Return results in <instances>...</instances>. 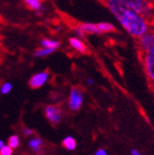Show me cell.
<instances>
[{"mask_svg": "<svg viewBox=\"0 0 154 155\" xmlns=\"http://www.w3.org/2000/svg\"><path fill=\"white\" fill-rule=\"evenodd\" d=\"M95 155H107V151L104 149H100V150H97Z\"/></svg>", "mask_w": 154, "mask_h": 155, "instance_id": "20", "label": "cell"}, {"mask_svg": "<svg viewBox=\"0 0 154 155\" xmlns=\"http://www.w3.org/2000/svg\"><path fill=\"white\" fill-rule=\"evenodd\" d=\"M83 103V94L79 87H72L69 93L68 97V107L73 112H77L80 109Z\"/></svg>", "mask_w": 154, "mask_h": 155, "instance_id": "3", "label": "cell"}, {"mask_svg": "<svg viewBox=\"0 0 154 155\" xmlns=\"http://www.w3.org/2000/svg\"><path fill=\"white\" fill-rule=\"evenodd\" d=\"M121 2L129 9L139 13L144 6L145 0H121Z\"/></svg>", "mask_w": 154, "mask_h": 155, "instance_id": "10", "label": "cell"}, {"mask_svg": "<svg viewBox=\"0 0 154 155\" xmlns=\"http://www.w3.org/2000/svg\"><path fill=\"white\" fill-rule=\"evenodd\" d=\"M44 114L48 120L53 125L59 124L63 118V111L58 105H48L44 109Z\"/></svg>", "mask_w": 154, "mask_h": 155, "instance_id": "5", "label": "cell"}, {"mask_svg": "<svg viewBox=\"0 0 154 155\" xmlns=\"http://www.w3.org/2000/svg\"><path fill=\"white\" fill-rule=\"evenodd\" d=\"M33 134V130H29V129H24V134L25 135H30Z\"/></svg>", "mask_w": 154, "mask_h": 155, "instance_id": "21", "label": "cell"}, {"mask_svg": "<svg viewBox=\"0 0 154 155\" xmlns=\"http://www.w3.org/2000/svg\"><path fill=\"white\" fill-rule=\"evenodd\" d=\"M0 155H12V149L10 146H3L0 149Z\"/></svg>", "mask_w": 154, "mask_h": 155, "instance_id": "19", "label": "cell"}, {"mask_svg": "<svg viewBox=\"0 0 154 155\" xmlns=\"http://www.w3.org/2000/svg\"><path fill=\"white\" fill-rule=\"evenodd\" d=\"M42 145H43V140L39 137H35V138L31 139L29 142V146L31 147L34 151H39Z\"/></svg>", "mask_w": 154, "mask_h": 155, "instance_id": "16", "label": "cell"}, {"mask_svg": "<svg viewBox=\"0 0 154 155\" xmlns=\"http://www.w3.org/2000/svg\"><path fill=\"white\" fill-rule=\"evenodd\" d=\"M105 6H107V8L110 10V12L114 16L116 17V19L127 9V7L121 2V0H111V1L108 2Z\"/></svg>", "mask_w": 154, "mask_h": 155, "instance_id": "7", "label": "cell"}, {"mask_svg": "<svg viewBox=\"0 0 154 155\" xmlns=\"http://www.w3.org/2000/svg\"><path fill=\"white\" fill-rule=\"evenodd\" d=\"M63 146L64 147V148L66 150H73L76 149V147H77V142L76 140L71 137V136H67L64 139V141H63Z\"/></svg>", "mask_w": 154, "mask_h": 155, "instance_id": "15", "label": "cell"}, {"mask_svg": "<svg viewBox=\"0 0 154 155\" xmlns=\"http://www.w3.org/2000/svg\"><path fill=\"white\" fill-rule=\"evenodd\" d=\"M140 60L149 83L154 85V55L153 54H141Z\"/></svg>", "mask_w": 154, "mask_h": 155, "instance_id": "4", "label": "cell"}, {"mask_svg": "<svg viewBox=\"0 0 154 155\" xmlns=\"http://www.w3.org/2000/svg\"><path fill=\"white\" fill-rule=\"evenodd\" d=\"M49 77H50V74L48 71H42L39 73H36L35 75H33L30 78V80L28 81L30 88L38 89L42 87L43 85H44L48 82Z\"/></svg>", "mask_w": 154, "mask_h": 155, "instance_id": "6", "label": "cell"}, {"mask_svg": "<svg viewBox=\"0 0 154 155\" xmlns=\"http://www.w3.org/2000/svg\"><path fill=\"white\" fill-rule=\"evenodd\" d=\"M23 2L28 9L34 12L41 11L43 8V0H23Z\"/></svg>", "mask_w": 154, "mask_h": 155, "instance_id": "11", "label": "cell"}, {"mask_svg": "<svg viewBox=\"0 0 154 155\" xmlns=\"http://www.w3.org/2000/svg\"><path fill=\"white\" fill-rule=\"evenodd\" d=\"M97 27H98L99 29H100L101 33H110V32H115V31H116V28H115V27L113 24H111V23H108V22L98 23Z\"/></svg>", "mask_w": 154, "mask_h": 155, "instance_id": "13", "label": "cell"}, {"mask_svg": "<svg viewBox=\"0 0 154 155\" xmlns=\"http://www.w3.org/2000/svg\"><path fill=\"white\" fill-rule=\"evenodd\" d=\"M11 89H12L11 83L6 82V83H4L1 86V93H2V94H4V95H6V94H8V93H10L11 91Z\"/></svg>", "mask_w": 154, "mask_h": 155, "instance_id": "18", "label": "cell"}, {"mask_svg": "<svg viewBox=\"0 0 154 155\" xmlns=\"http://www.w3.org/2000/svg\"><path fill=\"white\" fill-rule=\"evenodd\" d=\"M132 154H133V155H143V154H141V153L138 152L136 150H132Z\"/></svg>", "mask_w": 154, "mask_h": 155, "instance_id": "23", "label": "cell"}, {"mask_svg": "<svg viewBox=\"0 0 154 155\" xmlns=\"http://www.w3.org/2000/svg\"><path fill=\"white\" fill-rule=\"evenodd\" d=\"M136 45L139 54H153L154 55V30L149 29L140 38L136 39Z\"/></svg>", "mask_w": 154, "mask_h": 155, "instance_id": "2", "label": "cell"}, {"mask_svg": "<svg viewBox=\"0 0 154 155\" xmlns=\"http://www.w3.org/2000/svg\"><path fill=\"white\" fill-rule=\"evenodd\" d=\"M99 1H100L102 4H104V5H106L108 2H109V1H111V0H99Z\"/></svg>", "mask_w": 154, "mask_h": 155, "instance_id": "24", "label": "cell"}, {"mask_svg": "<svg viewBox=\"0 0 154 155\" xmlns=\"http://www.w3.org/2000/svg\"><path fill=\"white\" fill-rule=\"evenodd\" d=\"M2 147H3V142H2L1 140H0V149H1Z\"/></svg>", "mask_w": 154, "mask_h": 155, "instance_id": "25", "label": "cell"}, {"mask_svg": "<svg viewBox=\"0 0 154 155\" xmlns=\"http://www.w3.org/2000/svg\"><path fill=\"white\" fill-rule=\"evenodd\" d=\"M41 46L43 48H52V49H58L61 45V43L57 40H52V39L48 38H44L40 43Z\"/></svg>", "mask_w": 154, "mask_h": 155, "instance_id": "12", "label": "cell"}, {"mask_svg": "<svg viewBox=\"0 0 154 155\" xmlns=\"http://www.w3.org/2000/svg\"><path fill=\"white\" fill-rule=\"evenodd\" d=\"M8 145H9L11 149H16L19 146V138L17 135H12L9 138L8 141Z\"/></svg>", "mask_w": 154, "mask_h": 155, "instance_id": "17", "label": "cell"}, {"mask_svg": "<svg viewBox=\"0 0 154 155\" xmlns=\"http://www.w3.org/2000/svg\"><path fill=\"white\" fill-rule=\"evenodd\" d=\"M94 80L93 79H91V78H89V79L87 80V83H88V85H93L94 84Z\"/></svg>", "mask_w": 154, "mask_h": 155, "instance_id": "22", "label": "cell"}, {"mask_svg": "<svg viewBox=\"0 0 154 155\" xmlns=\"http://www.w3.org/2000/svg\"><path fill=\"white\" fill-rule=\"evenodd\" d=\"M78 26L85 34H102L100 29L97 27V24H94V23H81V24H79Z\"/></svg>", "mask_w": 154, "mask_h": 155, "instance_id": "9", "label": "cell"}, {"mask_svg": "<svg viewBox=\"0 0 154 155\" xmlns=\"http://www.w3.org/2000/svg\"><path fill=\"white\" fill-rule=\"evenodd\" d=\"M69 45H70V46L74 50L78 51L79 53L87 54L89 52L87 45L84 44V42L81 40V39H80L78 37L69 38Z\"/></svg>", "mask_w": 154, "mask_h": 155, "instance_id": "8", "label": "cell"}, {"mask_svg": "<svg viewBox=\"0 0 154 155\" xmlns=\"http://www.w3.org/2000/svg\"><path fill=\"white\" fill-rule=\"evenodd\" d=\"M120 25L126 29V31L135 39L140 38L150 29V25L139 13L129 9L125 10L117 18Z\"/></svg>", "mask_w": 154, "mask_h": 155, "instance_id": "1", "label": "cell"}, {"mask_svg": "<svg viewBox=\"0 0 154 155\" xmlns=\"http://www.w3.org/2000/svg\"><path fill=\"white\" fill-rule=\"evenodd\" d=\"M55 49H52V48H37L34 53H33V56L36 58H44L47 56H49L50 54H52Z\"/></svg>", "mask_w": 154, "mask_h": 155, "instance_id": "14", "label": "cell"}]
</instances>
